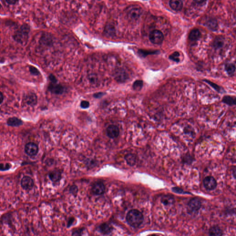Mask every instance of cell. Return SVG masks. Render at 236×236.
<instances>
[{
    "label": "cell",
    "instance_id": "cell-21",
    "mask_svg": "<svg viewBox=\"0 0 236 236\" xmlns=\"http://www.w3.org/2000/svg\"><path fill=\"white\" fill-rule=\"evenodd\" d=\"M224 44V40L223 37H217L214 40L213 45L215 49H220L223 47Z\"/></svg>",
    "mask_w": 236,
    "mask_h": 236
},
{
    "label": "cell",
    "instance_id": "cell-18",
    "mask_svg": "<svg viewBox=\"0 0 236 236\" xmlns=\"http://www.w3.org/2000/svg\"><path fill=\"white\" fill-rule=\"evenodd\" d=\"M161 202L164 205L169 206L174 203V199L171 195H165L161 198Z\"/></svg>",
    "mask_w": 236,
    "mask_h": 236
},
{
    "label": "cell",
    "instance_id": "cell-23",
    "mask_svg": "<svg viewBox=\"0 0 236 236\" xmlns=\"http://www.w3.org/2000/svg\"><path fill=\"white\" fill-rule=\"evenodd\" d=\"M225 70L228 74L232 75L235 72L236 67L235 65L232 63H228L225 65Z\"/></svg>",
    "mask_w": 236,
    "mask_h": 236
},
{
    "label": "cell",
    "instance_id": "cell-17",
    "mask_svg": "<svg viewBox=\"0 0 236 236\" xmlns=\"http://www.w3.org/2000/svg\"><path fill=\"white\" fill-rule=\"evenodd\" d=\"M209 234L210 236H222L223 232L218 226H214L210 228Z\"/></svg>",
    "mask_w": 236,
    "mask_h": 236
},
{
    "label": "cell",
    "instance_id": "cell-14",
    "mask_svg": "<svg viewBox=\"0 0 236 236\" xmlns=\"http://www.w3.org/2000/svg\"><path fill=\"white\" fill-rule=\"evenodd\" d=\"M169 6L172 10L175 11H179L183 7L182 1L179 0H171L169 2Z\"/></svg>",
    "mask_w": 236,
    "mask_h": 236
},
{
    "label": "cell",
    "instance_id": "cell-42",
    "mask_svg": "<svg viewBox=\"0 0 236 236\" xmlns=\"http://www.w3.org/2000/svg\"><path fill=\"white\" fill-rule=\"evenodd\" d=\"M1 7H2V6H1V5L0 4V8H1Z\"/></svg>",
    "mask_w": 236,
    "mask_h": 236
},
{
    "label": "cell",
    "instance_id": "cell-13",
    "mask_svg": "<svg viewBox=\"0 0 236 236\" xmlns=\"http://www.w3.org/2000/svg\"><path fill=\"white\" fill-rule=\"evenodd\" d=\"M105 186L103 183L97 182L94 183L92 186V191L93 193L97 195L103 194L105 192Z\"/></svg>",
    "mask_w": 236,
    "mask_h": 236
},
{
    "label": "cell",
    "instance_id": "cell-7",
    "mask_svg": "<svg viewBox=\"0 0 236 236\" xmlns=\"http://www.w3.org/2000/svg\"><path fill=\"white\" fill-rule=\"evenodd\" d=\"M203 184L206 189L208 191L214 190L217 185L215 179L212 176H207L205 178L203 181Z\"/></svg>",
    "mask_w": 236,
    "mask_h": 236
},
{
    "label": "cell",
    "instance_id": "cell-1",
    "mask_svg": "<svg viewBox=\"0 0 236 236\" xmlns=\"http://www.w3.org/2000/svg\"><path fill=\"white\" fill-rule=\"evenodd\" d=\"M126 220L129 225L133 227L136 228L140 226L143 223L144 216L143 214L138 210L132 209L127 214Z\"/></svg>",
    "mask_w": 236,
    "mask_h": 236
},
{
    "label": "cell",
    "instance_id": "cell-35",
    "mask_svg": "<svg viewBox=\"0 0 236 236\" xmlns=\"http://www.w3.org/2000/svg\"><path fill=\"white\" fill-rule=\"evenodd\" d=\"M11 166L9 164H0V171H5L9 169Z\"/></svg>",
    "mask_w": 236,
    "mask_h": 236
},
{
    "label": "cell",
    "instance_id": "cell-36",
    "mask_svg": "<svg viewBox=\"0 0 236 236\" xmlns=\"http://www.w3.org/2000/svg\"><path fill=\"white\" fill-rule=\"evenodd\" d=\"M80 106L83 108H87L89 106V102L86 101V100H83V101H81V103H80Z\"/></svg>",
    "mask_w": 236,
    "mask_h": 236
},
{
    "label": "cell",
    "instance_id": "cell-39",
    "mask_svg": "<svg viewBox=\"0 0 236 236\" xmlns=\"http://www.w3.org/2000/svg\"><path fill=\"white\" fill-rule=\"evenodd\" d=\"M6 2L8 3L9 4H14L16 3V2H17V1H13V0H12V1H6Z\"/></svg>",
    "mask_w": 236,
    "mask_h": 236
},
{
    "label": "cell",
    "instance_id": "cell-20",
    "mask_svg": "<svg viewBox=\"0 0 236 236\" xmlns=\"http://www.w3.org/2000/svg\"><path fill=\"white\" fill-rule=\"evenodd\" d=\"M124 159L130 166H133L136 162V157L134 154H128L125 155Z\"/></svg>",
    "mask_w": 236,
    "mask_h": 236
},
{
    "label": "cell",
    "instance_id": "cell-19",
    "mask_svg": "<svg viewBox=\"0 0 236 236\" xmlns=\"http://www.w3.org/2000/svg\"><path fill=\"white\" fill-rule=\"evenodd\" d=\"M22 121L15 117L9 118L7 120V124L8 125L11 126H18L22 124Z\"/></svg>",
    "mask_w": 236,
    "mask_h": 236
},
{
    "label": "cell",
    "instance_id": "cell-6",
    "mask_svg": "<svg viewBox=\"0 0 236 236\" xmlns=\"http://www.w3.org/2000/svg\"><path fill=\"white\" fill-rule=\"evenodd\" d=\"M202 203L201 201L197 198L191 199L188 204V210L189 213H196L201 208Z\"/></svg>",
    "mask_w": 236,
    "mask_h": 236
},
{
    "label": "cell",
    "instance_id": "cell-5",
    "mask_svg": "<svg viewBox=\"0 0 236 236\" xmlns=\"http://www.w3.org/2000/svg\"><path fill=\"white\" fill-rule=\"evenodd\" d=\"M113 76L116 81L119 82H124L129 78V75L123 68L116 69L113 74Z\"/></svg>",
    "mask_w": 236,
    "mask_h": 236
},
{
    "label": "cell",
    "instance_id": "cell-15",
    "mask_svg": "<svg viewBox=\"0 0 236 236\" xmlns=\"http://www.w3.org/2000/svg\"><path fill=\"white\" fill-rule=\"evenodd\" d=\"M201 37V33L198 29H193L191 30L189 35V40L191 41H198Z\"/></svg>",
    "mask_w": 236,
    "mask_h": 236
},
{
    "label": "cell",
    "instance_id": "cell-34",
    "mask_svg": "<svg viewBox=\"0 0 236 236\" xmlns=\"http://www.w3.org/2000/svg\"><path fill=\"white\" fill-rule=\"evenodd\" d=\"M77 191H78V189H77V187L75 185H73L70 187V192L73 195H76Z\"/></svg>",
    "mask_w": 236,
    "mask_h": 236
},
{
    "label": "cell",
    "instance_id": "cell-16",
    "mask_svg": "<svg viewBox=\"0 0 236 236\" xmlns=\"http://www.w3.org/2000/svg\"><path fill=\"white\" fill-rule=\"evenodd\" d=\"M49 177L52 181L57 182L61 180V173L60 171L55 170L50 172Z\"/></svg>",
    "mask_w": 236,
    "mask_h": 236
},
{
    "label": "cell",
    "instance_id": "cell-38",
    "mask_svg": "<svg viewBox=\"0 0 236 236\" xmlns=\"http://www.w3.org/2000/svg\"><path fill=\"white\" fill-rule=\"evenodd\" d=\"M103 95H104V94H103V93H102V92H99V93H96V94H94V96L95 97V98H100V97L102 96Z\"/></svg>",
    "mask_w": 236,
    "mask_h": 236
},
{
    "label": "cell",
    "instance_id": "cell-3",
    "mask_svg": "<svg viewBox=\"0 0 236 236\" xmlns=\"http://www.w3.org/2000/svg\"><path fill=\"white\" fill-rule=\"evenodd\" d=\"M29 31V26L27 25H23L19 30L15 32L14 36V39L21 44L26 43L28 38Z\"/></svg>",
    "mask_w": 236,
    "mask_h": 236
},
{
    "label": "cell",
    "instance_id": "cell-30",
    "mask_svg": "<svg viewBox=\"0 0 236 236\" xmlns=\"http://www.w3.org/2000/svg\"><path fill=\"white\" fill-rule=\"evenodd\" d=\"M207 26L211 29H216L217 27V22L215 21L214 19H210L207 22Z\"/></svg>",
    "mask_w": 236,
    "mask_h": 236
},
{
    "label": "cell",
    "instance_id": "cell-27",
    "mask_svg": "<svg viewBox=\"0 0 236 236\" xmlns=\"http://www.w3.org/2000/svg\"><path fill=\"white\" fill-rule=\"evenodd\" d=\"M180 54L178 52L175 51L170 55L169 58L171 61H174L176 62H179L180 61Z\"/></svg>",
    "mask_w": 236,
    "mask_h": 236
},
{
    "label": "cell",
    "instance_id": "cell-32",
    "mask_svg": "<svg viewBox=\"0 0 236 236\" xmlns=\"http://www.w3.org/2000/svg\"><path fill=\"white\" fill-rule=\"evenodd\" d=\"M205 82L208 83L209 85H210V86H212L213 88H214V89H215L216 91H218V92H219V91H220V89H221L219 87L218 85H217L214 84V83H213V82H210V81H208V80H205Z\"/></svg>",
    "mask_w": 236,
    "mask_h": 236
},
{
    "label": "cell",
    "instance_id": "cell-37",
    "mask_svg": "<svg viewBox=\"0 0 236 236\" xmlns=\"http://www.w3.org/2000/svg\"><path fill=\"white\" fill-rule=\"evenodd\" d=\"M49 78L50 80L51 81L52 83H54V84L57 83V81L56 77H55L53 75H50L49 76Z\"/></svg>",
    "mask_w": 236,
    "mask_h": 236
},
{
    "label": "cell",
    "instance_id": "cell-25",
    "mask_svg": "<svg viewBox=\"0 0 236 236\" xmlns=\"http://www.w3.org/2000/svg\"><path fill=\"white\" fill-rule=\"evenodd\" d=\"M143 81L142 80H136L133 84V88L134 90L136 91H139L141 90L143 86Z\"/></svg>",
    "mask_w": 236,
    "mask_h": 236
},
{
    "label": "cell",
    "instance_id": "cell-4",
    "mask_svg": "<svg viewBox=\"0 0 236 236\" xmlns=\"http://www.w3.org/2000/svg\"><path fill=\"white\" fill-rule=\"evenodd\" d=\"M164 35L160 30H155L150 32L149 39L150 41L154 44L160 45L164 40Z\"/></svg>",
    "mask_w": 236,
    "mask_h": 236
},
{
    "label": "cell",
    "instance_id": "cell-24",
    "mask_svg": "<svg viewBox=\"0 0 236 236\" xmlns=\"http://www.w3.org/2000/svg\"><path fill=\"white\" fill-rule=\"evenodd\" d=\"M100 230L102 233L107 234L111 231L112 228L108 224L104 223V224H101L100 225Z\"/></svg>",
    "mask_w": 236,
    "mask_h": 236
},
{
    "label": "cell",
    "instance_id": "cell-22",
    "mask_svg": "<svg viewBox=\"0 0 236 236\" xmlns=\"http://www.w3.org/2000/svg\"><path fill=\"white\" fill-rule=\"evenodd\" d=\"M222 101L224 103L230 106H233L236 104V99L235 97H233L230 96H225L223 97Z\"/></svg>",
    "mask_w": 236,
    "mask_h": 236
},
{
    "label": "cell",
    "instance_id": "cell-12",
    "mask_svg": "<svg viewBox=\"0 0 236 236\" xmlns=\"http://www.w3.org/2000/svg\"><path fill=\"white\" fill-rule=\"evenodd\" d=\"M104 32L107 37H114L116 33V27L113 23H108L105 26Z\"/></svg>",
    "mask_w": 236,
    "mask_h": 236
},
{
    "label": "cell",
    "instance_id": "cell-29",
    "mask_svg": "<svg viewBox=\"0 0 236 236\" xmlns=\"http://www.w3.org/2000/svg\"><path fill=\"white\" fill-rule=\"evenodd\" d=\"M88 79L91 84H96L98 81V77L95 74L91 73L88 75Z\"/></svg>",
    "mask_w": 236,
    "mask_h": 236
},
{
    "label": "cell",
    "instance_id": "cell-41",
    "mask_svg": "<svg viewBox=\"0 0 236 236\" xmlns=\"http://www.w3.org/2000/svg\"><path fill=\"white\" fill-rule=\"evenodd\" d=\"M150 236H159L158 235H156V234H153V235H150Z\"/></svg>",
    "mask_w": 236,
    "mask_h": 236
},
{
    "label": "cell",
    "instance_id": "cell-40",
    "mask_svg": "<svg viewBox=\"0 0 236 236\" xmlns=\"http://www.w3.org/2000/svg\"><path fill=\"white\" fill-rule=\"evenodd\" d=\"M3 96L2 94V92H0V104L2 102L3 100Z\"/></svg>",
    "mask_w": 236,
    "mask_h": 236
},
{
    "label": "cell",
    "instance_id": "cell-26",
    "mask_svg": "<svg viewBox=\"0 0 236 236\" xmlns=\"http://www.w3.org/2000/svg\"><path fill=\"white\" fill-rule=\"evenodd\" d=\"M158 51H148L145 50L143 49H139L138 50V52L141 56H143V57H145V56H147L148 55H149V54H155L157 53H158Z\"/></svg>",
    "mask_w": 236,
    "mask_h": 236
},
{
    "label": "cell",
    "instance_id": "cell-31",
    "mask_svg": "<svg viewBox=\"0 0 236 236\" xmlns=\"http://www.w3.org/2000/svg\"><path fill=\"white\" fill-rule=\"evenodd\" d=\"M29 70L30 73L31 74L33 75H38L40 74L39 71H38V70L36 67H34V66H30Z\"/></svg>",
    "mask_w": 236,
    "mask_h": 236
},
{
    "label": "cell",
    "instance_id": "cell-33",
    "mask_svg": "<svg viewBox=\"0 0 236 236\" xmlns=\"http://www.w3.org/2000/svg\"><path fill=\"white\" fill-rule=\"evenodd\" d=\"M172 190L174 192L177 193L179 194H188V192H185V191H183L182 189L181 188H179V187H173L172 188Z\"/></svg>",
    "mask_w": 236,
    "mask_h": 236
},
{
    "label": "cell",
    "instance_id": "cell-2",
    "mask_svg": "<svg viewBox=\"0 0 236 236\" xmlns=\"http://www.w3.org/2000/svg\"><path fill=\"white\" fill-rule=\"evenodd\" d=\"M143 13V10L142 7L137 5L130 6L125 10V14L127 18L132 21L138 20Z\"/></svg>",
    "mask_w": 236,
    "mask_h": 236
},
{
    "label": "cell",
    "instance_id": "cell-28",
    "mask_svg": "<svg viewBox=\"0 0 236 236\" xmlns=\"http://www.w3.org/2000/svg\"><path fill=\"white\" fill-rule=\"evenodd\" d=\"M37 96H36V95H34V94H32L31 96H29L28 97V104H31L32 105H34V104H35L37 103Z\"/></svg>",
    "mask_w": 236,
    "mask_h": 236
},
{
    "label": "cell",
    "instance_id": "cell-10",
    "mask_svg": "<svg viewBox=\"0 0 236 236\" xmlns=\"http://www.w3.org/2000/svg\"><path fill=\"white\" fill-rule=\"evenodd\" d=\"M107 134L108 136L110 138H116L120 134L119 127L115 125H109L107 128Z\"/></svg>",
    "mask_w": 236,
    "mask_h": 236
},
{
    "label": "cell",
    "instance_id": "cell-8",
    "mask_svg": "<svg viewBox=\"0 0 236 236\" xmlns=\"http://www.w3.org/2000/svg\"><path fill=\"white\" fill-rule=\"evenodd\" d=\"M25 150L26 153L29 155L34 156L38 153V147L34 143H29L26 144Z\"/></svg>",
    "mask_w": 236,
    "mask_h": 236
},
{
    "label": "cell",
    "instance_id": "cell-11",
    "mask_svg": "<svg viewBox=\"0 0 236 236\" xmlns=\"http://www.w3.org/2000/svg\"><path fill=\"white\" fill-rule=\"evenodd\" d=\"M21 184L24 190H30L33 188L34 183L31 178L28 176H25L21 180Z\"/></svg>",
    "mask_w": 236,
    "mask_h": 236
},
{
    "label": "cell",
    "instance_id": "cell-9",
    "mask_svg": "<svg viewBox=\"0 0 236 236\" xmlns=\"http://www.w3.org/2000/svg\"><path fill=\"white\" fill-rule=\"evenodd\" d=\"M49 90L51 93L56 95L62 94L64 91V88L61 85L57 83H51L48 87Z\"/></svg>",
    "mask_w": 236,
    "mask_h": 236
}]
</instances>
